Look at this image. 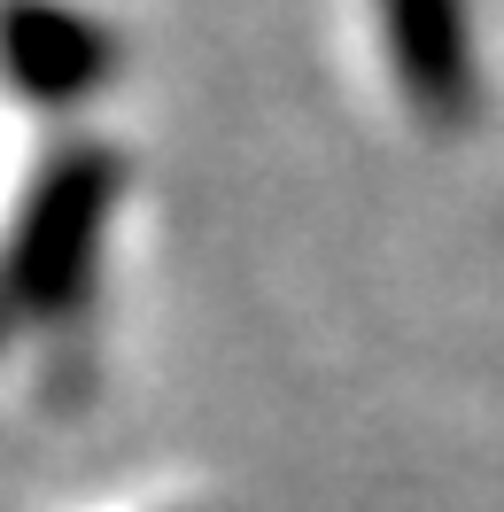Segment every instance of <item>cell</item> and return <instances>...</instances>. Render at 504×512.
Wrapping results in <instances>:
<instances>
[{
	"label": "cell",
	"instance_id": "6da1fadb",
	"mask_svg": "<svg viewBox=\"0 0 504 512\" xmlns=\"http://www.w3.org/2000/svg\"><path fill=\"white\" fill-rule=\"evenodd\" d=\"M117 187H125V163L109 148H94V140L47 156V171L32 179L24 210L8 225V256H0V280H8L24 319H63L86 295L101 225L117 210Z\"/></svg>",
	"mask_w": 504,
	"mask_h": 512
},
{
	"label": "cell",
	"instance_id": "3957f363",
	"mask_svg": "<svg viewBox=\"0 0 504 512\" xmlns=\"http://www.w3.org/2000/svg\"><path fill=\"white\" fill-rule=\"evenodd\" d=\"M117 32L63 0H0V78L32 109H70L109 86Z\"/></svg>",
	"mask_w": 504,
	"mask_h": 512
},
{
	"label": "cell",
	"instance_id": "7a4b0ae2",
	"mask_svg": "<svg viewBox=\"0 0 504 512\" xmlns=\"http://www.w3.org/2000/svg\"><path fill=\"white\" fill-rule=\"evenodd\" d=\"M380 47L419 125L466 132L481 109V47L466 0H380Z\"/></svg>",
	"mask_w": 504,
	"mask_h": 512
},
{
	"label": "cell",
	"instance_id": "277c9868",
	"mask_svg": "<svg viewBox=\"0 0 504 512\" xmlns=\"http://www.w3.org/2000/svg\"><path fill=\"white\" fill-rule=\"evenodd\" d=\"M16 326H24V311H16V295H8V280H0V342H8Z\"/></svg>",
	"mask_w": 504,
	"mask_h": 512
}]
</instances>
